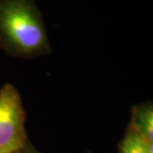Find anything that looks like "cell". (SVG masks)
Returning <instances> with one entry per match:
<instances>
[{
  "label": "cell",
  "mask_w": 153,
  "mask_h": 153,
  "mask_svg": "<svg viewBox=\"0 0 153 153\" xmlns=\"http://www.w3.org/2000/svg\"><path fill=\"white\" fill-rule=\"evenodd\" d=\"M119 153H153V143L149 142L128 123L119 143Z\"/></svg>",
  "instance_id": "cell-4"
},
{
  "label": "cell",
  "mask_w": 153,
  "mask_h": 153,
  "mask_svg": "<svg viewBox=\"0 0 153 153\" xmlns=\"http://www.w3.org/2000/svg\"><path fill=\"white\" fill-rule=\"evenodd\" d=\"M0 50L26 60L52 54L43 14L35 0H0Z\"/></svg>",
  "instance_id": "cell-1"
},
{
  "label": "cell",
  "mask_w": 153,
  "mask_h": 153,
  "mask_svg": "<svg viewBox=\"0 0 153 153\" xmlns=\"http://www.w3.org/2000/svg\"><path fill=\"white\" fill-rule=\"evenodd\" d=\"M15 153H41L40 152H38L36 148L33 146V144L30 142V140L27 143V145L24 147L19 150L18 152Z\"/></svg>",
  "instance_id": "cell-5"
},
{
  "label": "cell",
  "mask_w": 153,
  "mask_h": 153,
  "mask_svg": "<svg viewBox=\"0 0 153 153\" xmlns=\"http://www.w3.org/2000/svg\"><path fill=\"white\" fill-rule=\"evenodd\" d=\"M27 112L16 86L0 88V153H15L29 141L26 129Z\"/></svg>",
  "instance_id": "cell-2"
},
{
  "label": "cell",
  "mask_w": 153,
  "mask_h": 153,
  "mask_svg": "<svg viewBox=\"0 0 153 153\" xmlns=\"http://www.w3.org/2000/svg\"><path fill=\"white\" fill-rule=\"evenodd\" d=\"M149 142L153 143V104L146 101L133 106L128 123Z\"/></svg>",
  "instance_id": "cell-3"
}]
</instances>
